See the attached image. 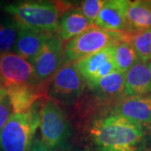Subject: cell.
<instances>
[{"label":"cell","instance_id":"obj_2","mask_svg":"<svg viewBox=\"0 0 151 151\" xmlns=\"http://www.w3.org/2000/svg\"><path fill=\"white\" fill-rule=\"evenodd\" d=\"M67 6L53 1L29 0L7 4L3 9L20 29L56 34L60 17Z\"/></svg>","mask_w":151,"mask_h":151},{"label":"cell","instance_id":"obj_5","mask_svg":"<svg viewBox=\"0 0 151 151\" xmlns=\"http://www.w3.org/2000/svg\"><path fill=\"white\" fill-rule=\"evenodd\" d=\"M126 39H128L126 33L112 32L92 26L64 44V65L76 63L103 49L114 46Z\"/></svg>","mask_w":151,"mask_h":151},{"label":"cell","instance_id":"obj_12","mask_svg":"<svg viewBox=\"0 0 151 151\" xmlns=\"http://www.w3.org/2000/svg\"><path fill=\"white\" fill-rule=\"evenodd\" d=\"M129 0H105L94 26L112 32L128 34L127 13Z\"/></svg>","mask_w":151,"mask_h":151},{"label":"cell","instance_id":"obj_18","mask_svg":"<svg viewBox=\"0 0 151 151\" xmlns=\"http://www.w3.org/2000/svg\"><path fill=\"white\" fill-rule=\"evenodd\" d=\"M114 60L118 71L124 73L140 61L129 39L114 45Z\"/></svg>","mask_w":151,"mask_h":151},{"label":"cell","instance_id":"obj_22","mask_svg":"<svg viewBox=\"0 0 151 151\" xmlns=\"http://www.w3.org/2000/svg\"><path fill=\"white\" fill-rule=\"evenodd\" d=\"M14 114L10 101L5 94L0 99V132Z\"/></svg>","mask_w":151,"mask_h":151},{"label":"cell","instance_id":"obj_27","mask_svg":"<svg viewBox=\"0 0 151 151\" xmlns=\"http://www.w3.org/2000/svg\"><path fill=\"white\" fill-rule=\"evenodd\" d=\"M148 151H151V148H150V149L148 150Z\"/></svg>","mask_w":151,"mask_h":151},{"label":"cell","instance_id":"obj_26","mask_svg":"<svg viewBox=\"0 0 151 151\" xmlns=\"http://www.w3.org/2000/svg\"><path fill=\"white\" fill-rule=\"evenodd\" d=\"M79 151H93L90 149H85V150H79Z\"/></svg>","mask_w":151,"mask_h":151},{"label":"cell","instance_id":"obj_10","mask_svg":"<svg viewBox=\"0 0 151 151\" xmlns=\"http://www.w3.org/2000/svg\"><path fill=\"white\" fill-rule=\"evenodd\" d=\"M103 113L118 114L133 122L151 127V95L122 97Z\"/></svg>","mask_w":151,"mask_h":151},{"label":"cell","instance_id":"obj_14","mask_svg":"<svg viewBox=\"0 0 151 151\" xmlns=\"http://www.w3.org/2000/svg\"><path fill=\"white\" fill-rule=\"evenodd\" d=\"M92 25L78 7H67L60 17L56 35L62 43H66L80 35Z\"/></svg>","mask_w":151,"mask_h":151},{"label":"cell","instance_id":"obj_7","mask_svg":"<svg viewBox=\"0 0 151 151\" xmlns=\"http://www.w3.org/2000/svg\"><path fill=\"white\" fill-rule=\"evenodd\" d=\"M0 81L4 88L43 83L38 80L34 65L14 52L0 55Z\"/></svg>","mask_w":151,"mask_h":151},{"label":"cell","instance_id":"obj_25","mask_svg":"<svg viewBox=\"0 0 151 151\" xmlns=\"http://www.w3.org/2000/svg\"><path fill=\"white\" fill-rule=\"evenodd\" d=\"M147 65H148V67H149V69H150V72H151V60L147 63Z\"/></svg>","mask_w":151,"mask_h":151},{"label":"cell","instance_id":"obj_16","mask_svg":"<svg viewBox=\"0 0 151 151\" xmlns=\"http://www.w3.org/2000/svg\"><path fill=\"white\" fill-rule=\"evenodd\" d=\"M124 97L151 95V72L146 63L139 61L125 73Z\"/></svg>","mask_w":151,"mask_h":151},{"label":"cell","instance_id":"obj_20","mask_svg":"<svg viewBox=\"0 0 151 151\" xmlns=\"http://www.w3.org/2000/svg\"><path fill=\"white\" fill-rule=\"evenodd\" d=\"M128 39L134 46L140 61L148 63L151 60V29L128 34Z\"/></svg>","mask_w":151,"mask_h":151},{"label":"cell","instance_id":"obj_4","mask_svg":"<svg viewBox=\"0 0 151 151\" xmlns=\"http://www.w3.org/2000/svg\"><path fill=\"white\" fill-rule=\"evenodd\" d=\"M35 105L27 113L14 114L8 121L0 132V151H29L40 120Z\"/></svg>","mask_w":151,"mask_h":151},{"label":"cell","instance_id":"obj_28","mask_svg":"<svg viewBox=\"0 0 151 151\" xmlns=\"http://www.w3.org/2000/svg\"><path fill=\"white\" fill-rule=\"evenodd\" d=\"M2 5V4H1V2H0V6Z\"/></svg>","mask_w":151,"mask_h":151},{"label":"cell","instance_id":"obj_19","mask_svg":"<svg viewBox=\"0 0 151 151\" xmlns=\"http://www.w3.org/2000/svg\"><path fill=\"white\" fill-rule=\"evenodd\" d=\"M19 27L10 17L0 19V55L14 51Z\"/></svg>","mask_w":151,"mask_h":151},{"label":"cell","instance_id":"obj_23","mask_svg":"<svg viewBox=\"0 0 151 151\" xmlns=\"http://www.w3.org/2000/svg\"><path fill=\"white\" fill-rule=\"evenodd\" d=\"M29 151H55L48 148L47 146L44 144L41 139H36L33 142L32 146L30 148Z\"/></svg>","mask_w":151,"mask_h":151},{"label":"cell","instance_id":"obj_3","mask_svg":"<svg viewBox=\"0 0 151 151\" xmlns=\"http://www.w3.org/2000/svg\"><path fill=\"white\" fill-rule=\"evenodd\" d=\"M41 141L55 151L65 150L71 138L72 130L65 111L53 100H44L40 109Z\"/></svg>","mask_w":151,"mask_h":151},{"label":"cell","instance_id":"obj_15","mask_svg":"<svg viewBox=\"0 0 151 151\" xmlns=\"http://www.w3.org/2000/svg\"><path fill=\"white\" fill-rule=\"evenodd\" d=\"M53 34L20 29L14 49V53L28 60L33 65L35 60Z\"/></svg>","mask_w":151,"mask_h":151},{"label":"cell","instance_id":"obj_13","mask_svg":"<svg viewBox=\"0 0 151 151\" xmlns=\"http://www.w3.org/2000/svg\"><path fill=\"white\" fill-rule=\"evenodd\" d=\"M124 78L125 73L116 71L97 81L86 84V86L92 92L93 97H97V102L113 106L124 97Z\"/></svg>","mask_w":151,"mask_h":151},{"label":"cell","instance_id":"obj_1","mask_svg":"<svg viewBox=\"0 0 151 151\" xmlns=\"http://www.w3.org/2000/svg\"><path fill=\"white\" fill-rule=\"evenodd\" d=\"M90 140L97 151H148L151 127L118 114L103 113L88 126Z\"/></svg>","mask_w":151,"mask_h":151},{"label":"cell","instance_id":"obj_17","mask_svg":"<svg viewBox=\"0 0 151 151\" xmlns=\"http://www.w3.org/2000/svg\"><path fill=\"white\" fill-rule=\"evenodd\" d=\"M127 23L128 34L151 29V0L131 1Z\"/></svg>","mask_w":151,"mask_h":151},{"label":"cell","instance_id":"obj_6","mask_svg":"<svg viewBox=\"0 0 151 151\" xmlns=\"http://www.w3.org/2000/svg\"><path fill=\"white\" fill-rule=\"evenodd\" d=\"M86 82L74 63L63 65L50 81L48 98L58 104L71 106L84 93Z\"/></svg>","mask_w":151,"mask_h":151},{"label":"cell","instance_id":"obj_21","mask_svg":"<svg viewBox=\"0 0 151 151\" xmlns=\"http://www.w3.org/2000/svg\"><path fill=\"white\" fill-rule=\"evenodd\" d=\"M105 0H84L80 4V10L87 20L94 25Z\"/></svg>","mask_w":151,"mask_h":151},{"label":"cell","instance_id":"obj_8","mask_svg":"<svg viewBox=\"0 0 151 151\" xmlns=\"http://www.w3.org/2000/svg\"><path fill=\"white\" fill-rule=\"evenodd\" d=\"M34 69L40 82H50L64 65V44L56 34L49 38L35 60Z\"/></svg>","mask_w":151,"mask_h":151},{"label":"cell","instance_id":"obj_9","mask_svg":"<svg viewBox=\"0 0 151 151\" xmlns=\"http://www.w3.org/2000/svg\"><path fill=\"white\" fill-rule=\"evenodd\" d=\"M74 64L86 84L118 71L114 60V46L103 49Z\"/></svg>","mask_w":151,"mask_h":151},{"label":"cell","instance_id":"obj_24","mask_svg":"<svg viewBox=\"0 0 151 151\" xmlns=\"http://www.w3.org/2000/svg\"><path fill=\"white\" fill-rule=\"evenodd\" d=\"M5 94H6L5 88L4 87V86L2 85V83H1V81H0V99H1V97H3L4 95H5Z\"/></svg>","mask_w":151,"mask_h":151},{"label":"cell","instance_id":"obj_11","mask_svg":"<svg viewBox=\"0 0 151 151\" xmlns=\"http://www.w3.org/2000/svg\"><path fill=\"white\" fill-rule=\"evenodd\" d=\"M50 82L36 85L9 86L5 88L14 113H24L31 110L41 99H48Z\"/></svg>","mask_w":151,"mask_h":151}]
</instances>
